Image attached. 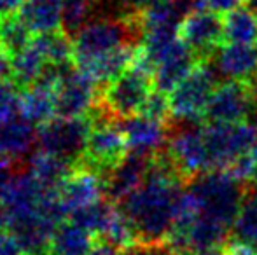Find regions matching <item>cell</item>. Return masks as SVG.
<instances>
[{"mask_svg":"<svg viewBox=\"0 0 257 255\" xmlns=\"http://www.w3.org/2000/svg\"><path fill=\"white\" fill-rule=\"evenodd\" d=\"M179 39L200 62H212L224 46V20L213 11H191L179 25Z\"/></svg>","mask_w":257,"mask_h":255,"instance_id":"30bf717a","label":"cell"},{"mask_svg":"<svg viewBox=\"0 0 257 255\" xmlns=\"http://www.w3.org/2000/svg\"><path fill=\"white\" fill-rule=\"evenodd\" d=\"M154 91V68L140 46L135 62L119 77L103 86L98 107L107 117L122 121L139 116L144 103Z\"/></svg>","mask_w":257,"mask_h":255,"instance_id":"3957f363","label":"cell"},{"mask_svg":"<svg viewBox=\"0 0 257 255\" xmlns=\"http://www.w3.org/2000/svg\"><path fill=\"white\" fill-rule=\"evenodd\" d=\"M88 255H122V250L105 239H98Z\"/></svg>","mask_w":257,"mask_h":255,"instance_id":"e575fe53","label":"cell"},{"mask_svg":"<svg viewBox=\"0 0 257 255\" xmlns=\"http://www.w3.org/2000/svg\"><path fill=\"white\" fill-rule=\"evenodd\" d=\"M34 37V32L27 27L20 14H13V16L0 20V46L11 58L27 49Z\"/></svg>","mask_w":257,"mask_h":255,"instance_id":"484cf974","label":"cell"},{"mask_svg":"<svg viewBox=\"0 0 257 255\" xmlns=\"http://www.w3.org/2000/svg\"><path fill=\"white\" fill-rule=\"evenodd\" d=\"M193 11H213V13H227L231 9H236L245 6L247 0H189Z\"/></svg>","mask_w":257,"mask_h":255,"instance_id":"f546056e","label":"cell"},{"mask_svg":"<svg viewBox=\"0 0 257 255\" xmlns=\"http://www.w3.org/2000/svg\"><path fill=\"white\" fill-rule=\"evenodd\" d=\"M144 23L140 16L96 18L74 37V63L82 68L124 46H142Z\"/></svg>","mask_w":257,"mask_h":255,"instance_id":"7a4b0ae2","label":"cell"},{"mask_svg":"<svg viewBox=\"0 0 257 255\" xmlns=\"http://www.w3.org/2000/svg\"><path fill=\"white\" fill-rule=\"evenodd\" d=\"M193 255H227L226 248H210V250H203V252H196Z\"/></svg>","mask_w":257,"mask_h":255,"instance_id":"ab89813d","label":"cell"},{"mask_svg":"<svg viewBox=\"0 0 257 255\" xmlns=\"http://www.w3.org/2000/svg\"><path fill=\"white\" fill-rule=\"evenodd\" d=\"M21 91L13 79H0V123L21 116Z\"/></svg>","mask_w":257,"mask_h":255,"instance_id":"83f0119b","label":"cell"},{"mask_svg":"<svg viewBox=\"0 0 257 255\" xmlns=\"http://www.w3.org/2000/svg\"><path fill=\"white\" fill-rule=\"evenodd\" d=\"M13 75V58L0 46V79H11Z\"/></svg>","mask_w":257,"mask_h":255,"instance_id":"8d00e7d4","label":"cell"},{"mask_svg":"<svg viewBox=\"0 0 257 255\" xmlns=\"http://www.w3.org/2000/svg\"><path fill=\"white\" fill-rule=\"evenodd\" d=\"M41 255H48V253H41Z\"/></svg>","mask_w":257,"mask_h":255,"instance_id":"7bdbcfd3","label":"cell"},{"mask_svg":"<svg viewBox=\"0 0 257 255\" xmlns=\"http://www.w3.org/2000/svg\"><path fill=\"white\" fill-rule=\"evenodd\" d=\"M18 14L34 35L61 30V0H25Z\"/></svg>","mask_w":257,"mask_h":255,"instance_id":"d6986e66","label":"cell"},{"mask_svg":"<svg viewBox=\"0 0 257 255\" xmlns=\"http://www.w3.org/2000/svg\"><path fill=\"white\" fill-rule=\"evenodd\" d=\"M255 112L247 82L226 81L213 91L205 112L206 123L236 124L245 123Z\"/></svg>","mask_w":257,"mask_h":255,"instance_id":"8fae6325","label":"cell"},{"mask_svg":"<svg viewBox=\"0 0 257 255\" xmlns=\"http://www.w3.org/2000/svg\"><path fill=\"white\" fill-rule=\"evenodd\" d=\"M151 159L153 157L139 156V154H128L107 177L103 178L105 197L114 204H119L122 199L135 192L151 170Z\"/></svg>","mask_w":257,"mask_h":255,"instance_id":"5bb4252c","label":"cell"},{"mask_svg":"<svg viewBox=\"0 0 257 255\" xmlns=\"http://www.w3.org/2000/svg\"><path fill=\"white\" fill-rule=\"evenodd\" d=\"M115 210H117V204H114L107 197H103V199L96 201V203L89 204V206L72 211L67 220L77 224L79 227L86 229V231H89L93 236H96L100 239L103 236L107 225L110 224Z\"/></svg>","mask_w":257,"mask_h":255,"instance_id":"603a6c76","label":"cell"},{"mask_svg":"<svg viewBox=\"0 0 257 255\" xmlns=\"http://www.w3.org/2000/svg\"><path fill=\"white\" fill-rule=\"evenodd\" d=\"M128 143V154L153 157L166 147L170 135V123H159L144 116H133L117 121Z\"/></svg>","mask_w":257,"mask_h":255,"instance_id":"7c38bea8","label":"cell"},{"mask_svg":"<svg viewBox=\"0 0 257 255\" xmlns=\"http://www.w3.org/2000/svg\"><path fill=\"white\" fill-rule=\"evenodd\" d=\"M34 44L44 55L46 62L49 65L65 67L68 63H74V41L63 30L35 35Z\"/></svg>","mask_w":257,"mask_h":255,"instance_id":"d4e9b609","label":"cell"},{"mask_svg":"<svg viewBox=\"0 0 257 255\" xmlns=\"http://www.w3.org/2000/svg\"><path fill=\"white\" fill-rule=\"evenodd\" d=\"M217 88V70L212 62H201L170 93L172 123H198L205 119V112Z\"/></svg>","mask_w":257,"mask_h":255,"instance_id":"8992f818","label":"cell"},{"mask_svg":"<svg viewBox=\"0 0 257 255\" xmlns=\"http://www.w3.org/2000/svg\"><path fill=\"white\" fill-rule=\"evenodd\" d=\"M93 20V0H61V30L74 37Z\"/></svg>","mask_w":257,"mask_h":255,"instance_id":"4316f807","label":"cell"},{"mask_svg":"<svg viewBox=\"0 0 257 255\" xmlns=\"http://www.w3.org/2000/svg\"><path fill=\"white\" fill-rule=\"evenodd\" d=\"M25 0H0V20L7 16L18 14L23 7Z\"/></svg>","mask_w":257,"mask_h":255,"instance_id":"d590c367","label":"cell"},{"mask_svg":"<svg viewBox=\"0 0 257 255\" xmlns=\"http://www.w3.org/2000/svg\"><path fill=\"white\" fill-rule=\"evenodd\" d=\"M252 185H254V187H257V170H255V173H254V177H252Z\"/></svg>","mask_w":257,"mask_h":255,"instance_id":"b9f144b4","label":"cell"},{"mask_svg":"<svg viewBox=\"0 0 257 255\" xmlns=\"http://www.w3.org/2000/svg\"><path fill=\"white\" fill-rule=\"evenodd\" d=\"M140 116L149 117V119L159 121V123L168 124L172 121V110H170V98L165 93L154 89L149 95L147 102L144 103L142 110H140Z\"/></svg>","mask_w":257,"mask_h":255,"instance_id":"f1b7e54d","label":"cell"},{"mask_svg":"<svg viewBox=\"0 0 257 255\" xmlns=\"http://www.w3.org/2000/svg\"><path fill=\"white\" fill-rule=\"evenodd\" d=\"M126 156H128V143L122 129L119 128V123L107 117L100 109V116L93 117L86 150L77 166L86 168L105 178Z\"/></svg>","mask_w":257,"mask_h":255,"instance_id":"5b68a950","label":"cell"},{"mask_svg":"<svg viewBox=\"0 0 257 255\" xmlns=\"http://www.w3.org/2000/svg\"><path fill=\"white\" fill-rule=\"evenodd\" d=\"M98 241L96 236L79 227L70 220H65L54 229L49 241L48 255H88Z\"/></svg>","mask_w":257,"mask_h":255,"instance_id":"ac0fdd59","label":"cell"},{"mask_svg":"<svg viewBox=\"0 0 257 255\" xmlns=\"http://www.w3.org/2000/svg\"><path fill=\"white\" fill-rule=\"evenodd\" d=\"M91 126L93 116H56L37 128V147L42 152L61 157V159H65L75 168L86 150V143H88Z\"/></svg>","mask_w":257,"mask_h":255,"instance_id":"52a82bcc","label":"cell"},{"mask_svg":"<svg viewBox=\"0 0 257 255\" xmlns=\"http://www.w3.org/2000/svg\"><path fill=\"white\" fill-rule=\"evenodd\" d=\"M122 255H179L166 243H137L126 248Z\"/></svg>","mask_w":257,"mask_h":255,"instance_id":"1f68e13d","label":"cell"},{"mask_svg":"<svg viewBox=\"0 0 257 255\" xmlns=\"http://www.w3.org/2000/svg\"><path fill=\"white\" fill-rule=\"evenodd\" d=\"M198 63L201 62L196 55L179 39L154 65V89L170 95L180 82L186 81Z\"/></svg>","mask_w":257,"mask_h":255,"instance_id":"4fadbf2b","label":"cell"},{"mask_svg":"<svg viewBox=\"0 0 257 255\" xmlns=\"http://www.w3.org/2000/svg\"><path fill=\"white\" fill-rule=\"evenodd\" d=\"M74 166L67 163L65 159L56 156H51L48 152H37L32 154L28 161V171L44 185L48 191H58L60 185L65 182V178L72 173Z\"/></svg>","mask_w":257,"mask_h":255,"instance_id":"44dd1931","label":"cell"},{"mask_svg":"<svg viewBox=\"0 0 257 255\" xmlns=\"http://www.w3.org/2000/svg\"><path fill=\"white\" fill-rule=\"evenodd\" d=\"M0 255H27L20 239L9 231H0Z\"/></svg>","mask_w":257,"mask_h":255,"instance_id":"d6a6232c","label":"cell"},{"mask_svg":"<svg viewBox=\"0 0 257 255\" xmlns=\"http://www.w3.org/2000/svg\"><path fill=\"white\" fill-rule=\"evenodd\" d=\"M227 255H257V250L248 248L245 245H238V243H229L226 246Z\"/></svg>","mask_w":257,"mask_h":255,"instance_id":"74e56055","label":"cell"},{"mask_svg":"<svg viewBox=\"0 0 257 255\" xmlns=\"http://www.w3.org/2000/svg\"><path fill=\"white\" fill-rule=\"evenodd\" d=\"M247 86H248V93H250V98H252V102H254V107L257 110V72L248 79Z\"/></svg>","mask_w":257,"mask_h":255,"instance_id":"f35d334b","label":"cell"},{"mask_svg":"<svg viewBox=\"0 0 257 255\" xmlns=\"http://www.w3.org/2000/svg\"><path fill=\"white\" fill-rule=\"evenodd\" d=\"M121 16H140L159 0H112Z\"/></svg>","mask_w":257,"mask_h":255,"instance_id":"4dcf8cb0","label":"cell"},{"mask_svg":"<svg viewBox=\"0 0 257 255\" xmlns=\"http://www.w3.org/2000/svg\"><path fill=\"white\" fill-rule=\"evenodd\" d=\"M187 182L179 173L166 147L153 156L147 178L117 204L130 220L139 243H165L179 218Z\"/></svg>","mask_w":257,"mask_h":255,"instance_id":"6da1fadb","label":"cell"},{"mask_svg":"<svg viewBox=\"0 0 257 255\" xmlns=\"http://www.w3.org/2000/svg\"><path fill=\"white\" fill-rule=\"evenodd\" d=\"M210 171H229L236 163L257 154V124H213L203 126Z\"/></svg>","mask_w":257,"mask_h":255,"instance_id":"277c9868","label":"cell"},{"mask_svg":"<svg viewBox=\"0 0 257 255\" xmlns=\"http://www.w3.org/2000/svg\"><path fill=\"white\" fill-rule=\"evenodd\" d=\"M166 150L187 184L193 178L210 171V156L206 149L203 126H198L196 123L170 121Z\"/></svg>","mask_w":257,"mask_h":255,"instance_id":"ba28073f","label":"cell"},{"mask_svg":"<svg viewBox=\"0 0 257 255\" xmlns=\"http://www.w3.org/2000/svg\"><path fill=\"white\" fill-rule=\"evenodd\" d=\"M49 63L46 62L44 55L39 51V48L32 41V44L27 49L13 56V75H11V79L21 89H27L42 77Z\"/></svg>","mask_w":257,"mask_h":255,"instance_id":"7402d4cb","label":"cell"},{"mask_svg":"<svg viewBox=\"0 0 257 255\" xmlns=\"http://www.w3.org/2000/svg\"><path fill=\"white\" fill-rule=\"evenodd\" d=\"M7 229V215L4 211V208L0 206V231H6Z\"/></svg>","mask_w":257,"mask_h":255,"instance_id":"60d3db41","label":"cell"},{"mask_svg":"<svg viewBox=\"0 0 257 255\" xmlns=\"http://www.w3.org/2000/svg\"><path fill=\"white\" fill-rule=\"evenodd\" d=\"M100 88L86 72L68 63L61 67L56 86V112L61 117H88L98 107Z\"/></svg>","mask_w":257,"mask_h":255,"instance_id":"9c48e42d","label":"cell"},{"mask_svg":"<svg viewBox=\"0 0 257 255\" xmlns=\"http://www.w3.org/2000/svg\"><path fill=\"white\" fill-rule=\"evenodd\" d=\"M255 48H257V46H255Z\"/></svg>","mask_w":257,"mask_h":255,"instance_id":"ee69618b","label":"cell"},{"mask_svg":"<svg viewBox=\"0 0 257 255\" xmlns=\"http://www.w3.org/2000/svg\"><path fill=\"white\" fill-rule=\"evenodd\" d=\"M224 44L257 46V13L245 4L224 13Z\"/></svg>","mask_w":257,"mask_h":255,"instance_id":"ffe728a7","label":"cell"},{"mask_svg":"<svg viewBox=\"0 0 257 255\" xmlns=\"http://www.w3.org/2000/svg\"><path fill=\"white\" fill-rule=\"evenodd\" d=\"M215 70L227 81L248 82L257 72V48L241 44H224L215 56Z\"/></svg>","mask_w":257,"mask_h":255,"instance_id":"2e32d148","label":"cell"},{"mask_svg":"<svg viewBox=\"0 0 257 255\" xmlns=\"http://www.w3.org/2000/svg\"><path fill=\"white\" fill-rule=\"evenodd\" d=\"M58 197L70 215L72 211L86 208L105 197L103 178L86 168L75 166L72 173L58 189Z\"/></svg>","mask_w":257,"mask_h":255,"instance_id":"9a60e30c","label":"cell"},{"mask_svg":"<svg viewBox=\"0 0 257 255\" xmlns=\"http://www.w3.org/2000/svg\"><path fill=\"white\" fill-rule=\"evenodd\" d=\"M34 145H37V126L21 116L0 123V157L16 163L30 154Z\"/></svg>","mask_w":257,"mask_h":255,"instance_id":"e0dca14e","label":"cell"},{"mask_svg":"<svg viewBox=\"0 0 257 255\" xmlns=\"http://www.w3.org/2000/svg\"><path fill=\"white\" fill-rule=\"evenodd\" d=\"M13 166H14L13 161L0 157V204H2L4 196H6L7 189H9L11 182H13L14 175H16Z\"/></svg>","mask_w":257,"mask_h":255,"instance_id":"836d02e7","label":"cell"},{"mask_svg":"<svg viewBox=\"0 0 257 255\" xmlns=\"http://www.w3.org/2000/svg\"><path fill=\"white\" fill-rule=\"evenodd\" d=\"M233 243L257 250V187H248L233 225Z\"/></svg>","mask_w":257,"mask_h":255,"instance_id":"cb8c5ba5","label":"cell"}]
</instances>
